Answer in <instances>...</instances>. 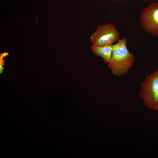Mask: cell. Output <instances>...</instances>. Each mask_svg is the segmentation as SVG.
<instances>
[{
  "label": "cell",
  "instance_id": "cell-1",
  "mask_svg": "<svg viewBox=\"0 0 158 158\" xmlns=\"http://www.w3.org/2000/svg\"><path fill=\"white\" fill-rule=\"evenodd\" d=\"M112 52L108 66L115 75L126 74L133 66L135 59L133 54L128 50L126 39H119L116 44L112 45Z\"/></svg>",
  "mask_w": 158,
  "mask_h": 158
},
{
  "label": "cell",
  "instance_id": "cell-2",
  "mask_svg": "<svg viewBox=\"0 0 158 158\" xmlns=\"http://www.w3.org/2000/svg\"><path fill=\"white\" fill-rule=\"evenodd\" d=\"M139 93L147 106L158 109V68L146 77L141 84Z\"/></svg>",
  "mask_w": 158,
  "mask_h": 158
},
{
  "label": "cell",
  "instance_id": "cell-3",
  "mask_svg": "<svg viewBox=\"0 0 158 158\" xmlns=\"http://www.w3.org/2000/svg\"><path fill=\"white\" fill-rule=\"evenodd\" d=\"M119 34L114 25L110 23L98 27L90 38L93 44L99 46L112 45L119 39Z\"/></svg>",
  "mask_w": 158,
  "mask_h": 158
},
{
  "label": "cell",
  "instance_id": "cell-4",
  "mask_svg": "<svg viewBox=\"0 0 158 158\" xmlns=\"http://www.w3.org/2000/svg\"><path fill=\"white\" fill-rule=\"evenodd\" d=\"M140 25L147 32L158 37V2H154L142 11L140 16Z\"/></svg>",
  "mask_w": 158,
  "mask_h": 158
},
{
  "label": "cell",
  "instance_id": "cell-5",
  "mask_svg": "<svg viewBox=\"0 0 158 158\" xmlns=\"http://www.w3.org/2000/svg\"><path fill=\"white\" fill-rule=\"evenodd\" d=\"M91 51L96 55L102 58L106 63L110 61L112 50V45L99 46L92 44Z\"/></svg>",
  "mask_w": 158,
  "mask_h": 158
},
{
  "label": "cell",
  "instance_id": "cell-6",
  "mask_svg": "<svg viewBox=\"0 0 158 158\" xmlns=\"http://www.w3.org/2000/svg\"><path fill=\"white\" fill-rule=\"evenodd\" d=\"M8 54L7 53L5 52L3 54H1L0 59H2L5 56H7Z\"/></svg>",
  "mask_w": 158,
  "mask_h": 158
},
{
  "label": "cell",
  "instance_id": "cell-7",
  "mask_svg": "<svg viewBox=\"0 0 158 158\" xmlns=\"http://www.w3.org/2000/svg\"><path fill=\"white\" fill-rule=\"evenodd\" d=\"M0 73H2L3 71V70L4 69V68L2 67V66H0Z\"/></svg>",
  "mask_w": 158,
  "mask_h": 158
},
{
  "label": "cell",
  "instance_id": "cell-8",
  "mask_svg": "<svg viewBox=\"0 0 158 158\" xmlns=\"http://www.w3.org/2000/svg\"><path fill=\"white\" fill-rule=\"evenodd\" d=\"M144 1H148V0H142Z\"/></svg>",
  "mask_w": 158,
  "mask_h": 158
}]
</instances>
